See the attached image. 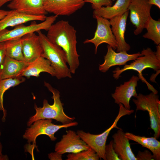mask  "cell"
Here are the masks:
<instances>
[{"mask_svg":"<svg viewBox=\"0 0 160 160\" xmlns=\"http://www.w3.org/2000/svg\"><path fill=\"white\" fill-rule=\"evenodd\" d=\"M132 101L136 105V111H147L149 113L151 128L154 132V137L160 136V101L157 94L153 92L144 95L139 93Z\"/></svg>","mask_w":160,"mask_h":160,"instance_id":"5","label":"cell"},{"mask_svg":"<svg viewBox=\"0 0 160 160\" xmlns=\"http://www.w3.org/2000/svg\"><path fill=\"white\" fill-rule=\"evenodd\" d=\"M1 135V132L0 131V137ZM2 146L1 144V143L0 141V156L2 155Z\"/></svg>","mask_w":160,"mask_h":160,"instance_id":"38","label":"cell"},{"mask_svg":"<svg viewBox=\"0 0 160 160\" xmlns=\"http://www.w3.org/2000/svg\"><path fill=\"white\" fill-rule=\"evenodd\" d=\"M143 55L137 57L129 64H125L123 68H116L113 71V76L116 79L120 77L124 72L132 70L138 72L140 79L145 81L142 76V72L145 69L151 68L157 71L160 70V60L156 57L155 52L149 47L143 49L141 52Z\"/></svg>","mask_w":160,"mask_h":160,"instance_id":"7","label":"cell"},{"mask_svg":"<svg viewBox=\"0 0 160 160\" xmlns=\"http://www.w3.org/2000/svg\"><path fill=\"white\" fill-rule=\"evenodd\" d=\"M136 157L137 160H154L153 155L148 150H145L143 151H139Z\"/></svg>","mask_w":160,"mask_h":160,"instance_id":"30","label":"cell"},{"mask_svg":"<svg viewBox=\"0 0 160 160\" xmlns=\"http://www.w3.org/2000/svg\"><path fill=\"white\" fill-rule=\"evenodd\" d=\"M66 160H98L100 158L92 148L76 153H70L66 156Z\"/></svg>","mask_w":160,"mask_h":160,"instance_id":"27","label":"cell"},{"mask_svg":"<svg viewBox=\"0 0 160 160\" xmlns=\"http://www.w3.org/2000/svg\"><path fill=\"white\" fill-rule=\"evenodd\" d=\"M43 72L47 73L52 76H55V73L50 62L47 59L41 56L29 64L21 73L20 76L28 78L31 76L38 77Z\"/></svg>","mask_w":160,"mask_h":160,"instance_id":"20","label":"cell"},{"mask_svg":"<svg viewBox=\"0 0 160 160\" xmlns=\"http://www.w3.org/2000/svg\"><path fill=\"white\" fill-rule=\"evenodd\" d=\"M46 15H33L26 14L14 10L9 13L0 20V32L10 27L16 26L33 21H44Z\"/></svg>","mask_w":160,"mask_h":160,"instance_id":"17","label":"cell"},{"mask_svg":"<svg viewBox=\"0 0 160 160\" xmlns=\"http://www.w3.org/2000/svg\"><path fill=\"white\" fill-rule=\"evenodd\" d=\"M22 38L23 52L26 62L30 63L42 56L43 49L38 34L31 33Z\"/></svg>","mask_w":160,"mask_h":160,"instance_id":"16","label":"cell"},{"mask_svg":"<svg viewBox=\"0 0 160 160\" xmlns=\"http://www.w3.org/2000/svg\"><path fill=\"white\" fill-rule=\"evenodd\" d=\"M112 138L113 149L121 160H137L131 148L129 140L121 128L118 129Z\"/></svg>","mask_w":160,"mask_h":160,"instance_id":"19","label":"cell"},{"mask_svg":"<svg viewBox=\"0 0 160 160\" xmlns=\"http://www.w3.org/2000/svg\"><path fill=\"white\" fill-rule=\"evenodd\" d=\"M6 56L5 42H0V65Z\"/></svg>","mask_w":160,"mask_h":160,"instance_id":"31","label":"cell"},{"mask_svg":"<svg viewBox=\"0 0 160 160\" xmlns=\"http://www.w3.org/2000/svg\"><path fill=\"white\" fill-rule=\"evenodd\" d=\"M25 78L23 76H19L14 78L0 80V111L3 112L2 120L5 121L7 116V111L3 105V96L5 92L10 88L14 87L24 82Z\"/></svg>","mask_w":160,"mask_h":160,"instance_id":"24","label":"cell"},{"mask_svg":"<svg viewBox=\"0 0 160 160\" xmlns=\"http://www.w3.org/2000/svg\"><path fill=\"white\" fill-rule=\"evenodd\" d=\"M42 47V56L48 60L55 70L58 79L71 78V73L67 63L65 53L59 46L52 42L41 31L37 32Z\"/></svg>","mask_w":160,"mask_h":160,"instance_id":"3","label":"cell"},{"mask_svg":"<svg viewBox=\"0 0 160 160\" xmlns=\"http://www.w3.org/2000/svg\"><path fill=\"white\" fill-rule=\"evenodd\" d=\"M125 135L129 140L134 141L150 150L154 160H160V142L156 138L141 136L129 132L125 133Z\"/></svg>","mask_w":160,"mask_h":160,"instance_id":"23","label":"cell"},{"mask_svg":"<svg viewBox=\"0 0 160 160\" xmlns=\"http://www.w3.org/2000/svg\"><path fill=\"white\" fill-rule=\"evenodd\" d=\"M76 31L66 20H61L53 24L46 35L52 43L59 46L65 52L69 68L74 74L79 65V55L76 50Z\"/></svg>","mask_w":160,"mask_h":160,"instance_id":"1","label":"cell"},{"mask_svg":"<svg viewBox=\"0 0 160 160\" xmlns=\"http://www.w3.org/2000/svg\"><path fill=\"white\" fill-rule=\"evenodd\" d=\"M85 3L91 4L92 7L94 10L102 7L112 5L113 0H84Z\"/></svg>","mask_w":160,"mask_h":160,"instance_id":"29","label":"cell"},{"mask_svg":"<svg viewBox=\"0 0 160 160\" xmlns=\"http://www.w3.org/2000/svg\"><path fill=\"white\" fill-rule=\"evenodd\" d=\"M145 28L147 32L143 35V37L152 40L157 45L160 44V20H154L151 16Z\"/></svg>","mask_w":160,"mask_h":160,"instance_id":"26","label":"cell"},{"mask_svg":"<svg viewBox=\"0 0 160 160\" xmlns=\"http://www.w3.org/2000/svg\"><path fill=\"white\" fill-rule=\"evenodd\" d=\"M50 119H41L34 121L25 131L23 135V138L27 140L29 143L32 142L36 146V139L37 137L42 135L48 136L50 140L54 141L57 139L55 134L60 129L76 126L78 123L73 121L70 123L61 125L55 124Z\"/></svg>","mask_w":160,"mask_h":160,"instance_id":"6","label":"cell"},{"mask_svg":"<svg viewBox=\"0 0 160 160\" xmlns=\"http://www.w3.org/2000/svg\"><path fill=\"white\" fill-rule=\"evenodd\" d=\"M139 79V77L133 75L129 81L116 87L114 92L111 94L115 103L118 105L122 104L126 109L130 110L131 98L132 97L136 98L138 95L136 87Z\"/></svg>","mask_w":160,"mask_h":160,"instance_id":"13","label":"cell"},{"mask_svg":"<svg viewBox=\"0 0 160 160\" xmlns=\"http://www.w3.org/2000/svg\"><path fill=\"white\" fill-rule=\"evenodd\" d=\"M12 0H0V8L5 4Z\"/></svg>","mask_w":160,"mask_h":160,"instance_id":"36","label":"cell"},{"mask_svg":"<svg viewBox=\"0 0 160 160\" xmlns=\"http://www.w3.org/2000/svg\"><path fill=\"white\" fill-rule=\"evenodd\" d=\"M152 5L147 0H131L128 8L131 22L136 28L135 35H138L145 28L150 15Z\"/></svg>","mask_w":160,"mask_h":160,"instance_id":"9","label":"cell"},{"mask_svg":"<svg viewBox=\"0 0 160 160\" xmlns=\"http://www.w3.org/2000/svg\"><path fill=\"white\" fill-rule=\"evenodd\" d=\"M129 13L128 10L122 15L113 17L109 21L111 30L117 42L116 52H127L130 49V45L125 39L127 21Z\"/></svg>","mask_w":160,"mask_h":160,"instance_id":"15","label":"cell"},{"mask_svg":"<svg viewBox=\"0 0 160 160\" xmlns=\"http://www.w3.org/2000/svg\"><path fill=\"white\" fill-rule=\"evenodd\" d=\"M45 86L51 92L54 100L53 104L50 105L47 100L44 99L42 107H38L35 104L34 108L36 113L30 117L27 123L28 126H30L34 121L41 119H54L62 124H67L73 122L75 118L67 116L64 112L63 105L60 99V92L57 89L53 88L49 83L44 82Z\"/></svg>","mask_w":160,"mask_h":160,"instance_id":"2","label":"cell"},{"mask_svg":"<svg viewBox=\"0 0 160 160\" xmlns=\"http://www.w3.org/2000/svg\"><path fill=\"white\" fill-rule=\"evenodd\" d=\"M93 17L97 21V27L94 36L91 39H86L84 43L93 44L95 47V54L97 53L99 46L103 43L108 44L114 50L116 49L117 47V43L111 28L109 20L97 15L93 16Z\"/></svg>","mask_w":160,"mask_h":160,"instance_id":"10","label":"cell"},{"mask_svg":"<svg viewBox=\"0 0 160 160\" xmlns=\"http://www.w3.org/2000/svg\"><path fill=\"white\" fill-rule=\"evenodd\" d=\"M149 4L151 5H155L160 9V0H147Z\"/></svg>","mask_w":160,"mask_h":160,"instance_id":"33","label":"cell"},{"mask_svg":"<svg viewBox=\"0 0 160 160\" xmlns=\"http://www.w3.org/2000/svg\"><path fill=\"white\" fill-rule=\"evenodd\" d=\"M107 47V51L104 57V62L99 65V70L103 73L106 72L112 67L125 65L127 62L134 60L138 57L143 55L140 52L133 54H128L126 51L116 52L111 46L108 45Z\"/></svg>","mask_w":160,"mask_h":160,"instance_id":"14","label":"cell"},{"mask_svg":"<svg viewBox=\"0 0 160 160\" xmlns=\"http://www.w3.org/2000/svg\"><path fill=\"white\" fill-rule=\"evenodd\" d=\"M48 158L51 160H62V155L55 151L48 155Z\"/></svg>","mask_w":160,"mask_h":160,"instance_id":"32","label":"cell"},{"mask_svg":"<svg viewBox=\"0 0 160 160\" xmlns=\"http://www.w3.org/2000/svg\"><path fill=\"white\" fill-rule=\"evenodd\" d=\"M155 52L156 57L160 60V44L157 45L156 46V51Z\"/></svg>","mask_w":160,"mask_h":160,"instance_id":"35","label":"cell"},{"mask_svg":"<svg viewBox=\"0 0 160 160\" xmlns=\"http://www.w3.org/2000/svg\"><path fill=\"white\" fill-rule=\"evenodd\" d=\"M84 0H43V7L47 13L58 16H70L82 8Z\"/></svg>","mask_w":160,"mask_h":160,"instance_id":"11","label":"cell"},{"mask_svg":"<svg viewBox=\"0 0 160 160\" xmlns=\"http://www.w3.org/2000/svg\"><path fill=\"white\" fill-rule=\"evenodd\" d=\"M29 64L6 56L0 65V80L20 76Z\"/></svg>","mask_w":160,"mask_h":160,"instance_id":"21","label":"cell"},{"mask_svg":"<svg viewBox=\"0 0 160 160\" xmlns=\"http://www.w3.org/2000/svg\"><path fill=\"white\" fill-rule=\"evenodd\" d=\"M90 147L74 131L69 130L63 135L55 146V152L62 155L65 153H76L88 150Z\"/></svg>","mask_w":160,"mask_h":160,"instance_id":"12","label":"cell"},{"mask_svg":"<svg viewBox=\"0 0 160 160\" xmlns=\"http://www.w3.org/2000/svg\"><path fill=\"white\" fill-rule=\"evenodd\" d=\"M8 158L6 155H3L0 156V160H8Z\"/></svg>","mask_w":160,"mask_h":160,"instance_id":"37","label":"cell"},{"mask_svg":"<svg viewBox=\"0 0 160 160\" xmlns=\"http://www.w3.org/2000/svg\"><path fill=\"white\" fill-rule=\"evenodd\" d=\"M131 0H117L113 5L102 7L94 10L93 16L97 15L107 19L121 15L128 10Z\"/></svg>","mask_w":160,"mask_h":160,"instance_id":"22","label":"cell"},{"mask_svg":"<svg viewBox=\"0 0 160 160\" xmlns=\"http://www.w3.org/2000/svg\"><path fill=\"white\" fill-rule=\"evenodd\" d=\"M105 154L106 160H121L115 152L113 140H111L108 144L106 145Z\"/></svg>","mask_w":160,"mask_h":160,"instance_id":"28","label":"cell"},{"mask_svg":"<svg viewBox=\"0 0 160 160\" xmlns=\"http://www.w3.org/2000/svg\"><path fill=\"white\" fill-rule=\"evenodd\" d=\"M57 17L55 15H51L47 17L44 21L39 23H33L27 26L22 24L11 30L5 29L0 32V42L21 38L28 34L42 30L48 31Z\"/></svg>","mask_w":160,"mask_h":160,"instance_id":"8","label":"cell"},{"mask_svg":"<svg viewBox=\"0 0 160 160\" xmlns=\"http://www.w3.org/2000/svg\"><path fill=\"white\" fill-rule=\"evenodd\" d=\"M9 11L0 9V20L5 16Z\"/></svg>","mask_w":160,"mask_h":160,"instance_id":"34","label":"cell"},{"mask_svg":"<svg viewBox=\"0 0 160 160\" xmlns=\"http://www.w3.org/2000/svg\"><path fill=\"white\" fill-rule=\"evenodd\" d=\"M119 113L112 125L103 132L99 134H91L87 133L82 130H78L77 134L80 138L90 148L97 153L100 159L106 160L105 154V148L108 137L111 131L114 128L119 129L117 126L120 119L126 115H129L133 113L134 110L126 109L121 103L119 104Z\"/></svg>","mask_w":160,"mask_h":160,"instance_id":"4","label":"cell"},{"mask_svg":"<svg viewBox=\"0 0 160 160\" xmlns=\"http://www.w3.org/2000/svg\"><path fill=\"white\" fill-rule=\"evenodd\" d=\"M5 42L6 56L18 61L25 62L23 52L22 38Z\"/></svg>","mask_w":160,"mask_h":160,"instance_id":"25","label":"cell"},{"mask_svg":"<svg viewBox=\"0 0 160 160\" xmlns=\"http://www.w3.org/2000/svg\"><path fill=\"white\" fill-rule=\"evenodd\" d=\"M7 7L11 10L28 15H41L47 14L44 8L43 0H12Z\"/></svg>","mask_w":160,"mask_h":160,"instance_id":"18","label":"cell"}]
</instances>
